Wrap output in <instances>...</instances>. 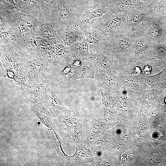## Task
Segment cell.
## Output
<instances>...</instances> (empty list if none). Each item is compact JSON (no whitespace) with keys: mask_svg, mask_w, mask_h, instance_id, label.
<instances>
[{"mask_svg":"<svg viewBox=\"0 0 166 166\" xmlns=\"http://www.w3.org/2000/svg\"><path fill=\"white\" fill-rule=\"evenodd\" d=\"M149 33L150 36L152 38H157L160 37L161 35V28L159 25L154 24L150 29Z\"/></svg>","mask_w":166,"mask_h":166,"instance_id":"obj_8","label":"cell"},{"mask_svg":"<svg viewBox=\"0 0 166 166\" xmlns=\"http://www.w3.org/2000/svg\"><path fill=\"white\" fill-rule=\"evenodd\" d=\"M9 34V33L7 32H3L1 34V37L2 38H4L7 37Z\"/></svg>","mask_w":166,"mask_h":166,"instance_id":"obj_18","label":"cell"},{"mask_svg":"<svg viewBox=\"0 0 166 166\" xmlns=\"http://www.w3.org/2000/svg\"><path fill=\"white\" fill-rule=\"evenodd\" d=\"M79 29L84 33L86 41L92 46L101 45L106 36L101 31L91 27L90 24L80 27Z\"/></svg>","mask_w":166,"mask_h":166,"instance_id":"obj_4","label":"cell"},{"mask_svg":"<svg viewBox=\"0 0 166 166\" xmlns=\"http://www.w3.org/2000/svg\"><path fill=\"white\" fill-rule=\"evenodd\" d=\"M57 7L60 22L63 24L73 26L75 23L79 13L73 11L67 0H60Z\"/></svg>","mask_w":166,"mask_h":166,"instance_id":"obj_3","label":"cell"},{"mask_svg":"<svg viewBox=\"0 0 166 166\" xmlns=\"http://www.w3.org/2000/svg\"><path fill=\"white\" fill-rule=\"evenodd\" d=\"M55 52L59 55H63L65 52V48L62 44H57L55 47Z\"/></svg>","mask_w":166,"mask_h":166,"instance_id":"obj_12","label":"cell"},{"mask_svg":"<svg viewBox=\"0 0 166 166\" xmlns=\"http://www.w3.org/2000/svg\"><path fill=\"white\" fill-rule=\"evenodd\" d=\"M4 1L10 4H15V1H14V0H4Z\"/></svg>","mask_w":166,"mask_h":166,"instance_id":"obj_20","label":"cell"},{"mask_svg":"<svg viewBox=\"0 0 166 166\" xmlns=\"http://www.w3.org/2000/svg\"><path fill=\"white\" fill-rule=\"evenodd\" d=\"M107 13V9L104 7L90 8L81 13H79L77 20L73 26L79 29L86 25L89 24L93 19L102 17Z\"/></svg>","mask_w":166,"mask_h":166,"instance_id":"obj_2","label":"cell"},{"mask_svg":"<svg viewBox=\"0 0 166 166\" xmlns=\"http://www.w3.org/2000/svg\"><path fill=\"white\" fill-rule=\"evenodd\" d=\"M124 82L125 85L129 87H131L133 83L132 78L129 76H126L124 77Z\"/></svg>","mask_w":166,"mask_h":166,"instance_id":"obj_15","label":"cell"},{"mask_svg":"<svg viewBox=\"0 0 166 166\" xmlns=\"http://www.w3.org/2000/svg\"><path fill=\"white\" fill-rule=\"evenodd\" d=\"M42 34L46 37L54 38L55 36V31L53 28L48 27L43 31Z\"/></svg>","mask_w":166,"mask_h":166,"instance_id":"obj_10","label":"cell"},{"mask_svg":"<svg viewBox=\"0 0 166 166\" xmlns=\"http://www.w3.org/2000/svg\"><path fill=\"white\" fill-rule=\"evenodd\" d=\"M122 23L123 19L120 15H109L107 13L102 17L92 20L90 25L107 36L119 31Z\"/></svg>","mask_w":166,"mask_h":166,"instance_id":"obj_1","label":"cell"},{"mask_svg":"<svg viewBox=\"0 0 166 166\" xmlns=\"http://www.w3.org/2000/svg\"><path fill=\"white\" fill-rule=\"evenodd\" d=\"M40 44L41 45L45 47L51 46L53 45V42L47 39L41 40L40 41Z\"/></svg>","mask_w":166,"mask_h":166,"instance_id":"obj_14","label":"cell"},{"mask_svg":"<svg viewBox=\"0 0 166 166\" xmlns=\"http://www.w3.org/2000/svg\"><path fill=\"white\" fill-rule=\"evenodd\" d=\"M44 1L47 4H50L52 3L54 0H44Z\"/></svg>","mask_w":166,"mask_h":166,"instance_id":"obj_22","label":"cell"},{"mask_svg":"<svg viewBox=\"0 0 166 166\" xmlns=\"http://www.w3.org/2000/svg\"><path fill=\"white\" fill-rule=\"evenodd\" d=\"M106 83L109 87L112 89H116L118 86L117 82L111 78L107 79L106 80Z\"/></svg>","mask_w":166,"mask_h":166,"instance_id":"obj_11","label":"cell"},{"mask_svg":"<svg viewBox=\"0 0 166 166\" xmlns=\"http://www.w3.org/2000/svg\"><path fill=\"white\" fill-rule=\"evenodd\" d=\"M90 69L88 67H83L76 72L75 75V79L83 78L90 77Z\"/></svg>","mask_w":166,"mask_h":166,"instance_id":"obj_9","label":"cell"},{"mask_svg":"<svg viewBox=\"0 0 166 166\" xmlns=\"http://www.w3.org/2000/svg\"><path fill=\"white\" fill-rule=\"evenodd\" d=\"M72 51L78 56H83L88 54L89 45L85 40L77 42L71 45Z\"/></svg>","mask_w":166,"mask_h":166,"instance_id":"obj_6","label":"cell"},{"mask_svg":"<svg viewBox=\"0 0 166 166\" xmlns=\"http://www.w3.org/2000/svg\"><path fill=\"white\" fill-rule=\"evenodd\" d=\"M144 71L145 72V73L147 74H149L151 71V68L149 66H146L144 68Z\"/></svg>","mask_w":166,"mask_h":166,"instance_id":"obj_17","label":"cell"},{"mask_svg":"<svg viewBox=\"0 0 166 166\" xmlns=\"http://www.w3.org/2000/svg\"><path fill=\"white\" fill-rule=\"evenodd\" d=\"M73 66L75 67H80L81 65V62L80 60L77 59L75 60L73 63Z\"/></svg>","mask_w":166,"mask_h":166,"instance_id":"obj_16","label":"cell"},{"mask_svg":"<svg viewBox=\"0 0 166 166\" xmlns=\"http://www.w3.org/2000/svg\"><path fill=\"white\" fill-rule=\"evenodd\" d=\"M165 102L166 103V98L165 99Z\"/></svg>","mask_w":166,"mask_h":166,"instance_id":"obj_23","label":"cell"},{"mask_svg":"<svg viewBox=\"0 0 166 166\" xmlns=\"http://www.w3.org/2000/svg\"><path fill=\"white\" fill-rule=\"evenodd\" d=\"M144 17L142 13L139 11H135L131 14L129 19V22L132 26H135L140 23Z\"/></svg>","mask_w":166,"mask_h":166,"instance_id":"obj_7","label":"cell"},{"mask_svg":"<svg viewBox=\"0 0 166 166\" xmlns=\"http://www.w3.org/2000/svg\"><path fill=\"white\" fill-rule=\"evenodd\" d=\"M135 71L137 74H140L141 72L140 69L138 67H136Z\"/></svg>","mask_w":166,"mask_h":166,"instance_id":"obj_19","label":"cell"},{"mask_svg":"<svg viewBox=\"0 0 166 166\" xmlns=\"http://www.w3.org/2000/svg\"><path fill=\"white\" fill-rule=\"evenodd\" d=\"M70 70V68H67L65 69L64 71V73L66 74H67V73H69V72Z\"/></svg>","mask_w":166,"mask_h":166,"instance_id":"obj_21","label":"cell"},{"mask_svg":"<svg viewBox=\"0 0 166 166\" xmlns=\"http://www.w3.org/2000/svg\"><path fill=\"white\" fill-rule=\"evenodd\" d=\"M61 37L63 42L67 46L86 40L85 36L81 30L71 26L62 32Z\"/></svg>","mask_w":166,"mask_h":166,"instance_id":"obj_5","label":"cell"},{"mask_svg":"<svg viewBox=\"0 0 166 166\" xmlns=\"http://www.w3.org/2000/svg\"><path fill=\"white\" fill-rule=\"evenodd\" d=\"M136 45L137 47L140 50L144 49L147 46L145 41L142 39L137 40L136 42Z\"/></svg>","mask_w":166,"mask_h":166,"instance_id":"obj_13","label":"cell"}]
</instances>
